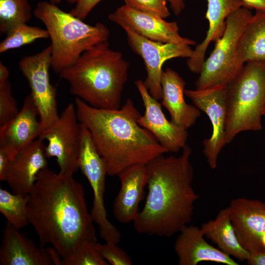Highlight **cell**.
Returning <instances> with one entry per match:
<instances>
[{"instance_id":"18","label":"cell","mask_w":265,"mask_h":265,"mask_svg":"<svg viewBox=\"0 0 265 265\" xmlns=\"http://www.w3.org/2000/svg\"><path fill=\"white\" fill-rule=\"evenodd\" d=\"M117 176L121 186L113 203V214L121 223L133 222L140 212L139 204L144 197L147 182L146 164L131 165Z\"/></svg>"},{"instance_id":"11","label":"cell","mask_w":265,"mask_h":265,"mask_svg":"<svg viewBox=\"0 0 265 265\" xmlns=\"http://www.w3.org/2000/svg\"><path fill=\"white\" fill-rule=\"evenodd\" d=\"M126 32L131 49L143 59L147 76L143 83L151 95L161 99V79L164 63L174 58H189L193 50L189 45L161 43L144 38L130 28L122 27Z\"/></svg>"},{"instance_id":"15","label":"cell","mask_w":265,"mask_h":265,"mask_svg":"<svg viewBox=\"0 0 265 265\" xmlns=\"http://www.w3.org/2000/svg\"><path fill=\"white\" fill-rule=\"evenodd\" d=\"M228 207L241 245L249 252L265 250L261 243L265 234V203L240 197L231 200Z\"/></svg>"},{"instance_id":"8","label":"cell","mask_w":265,"mask_h":265,"mask_svg":"<svg viewBox=\"0 0 265 265\" xmlns=\"http://www.w3.org/2000/svg\"><path fill=\"white\" fill-rule=\"evenodd\" d=\"M51 56L50 45L36 54L24 56L19 62L20 70L28 81L30 94L38 112L41 134L51 129L59 116L56 89L50 80Z\"/></svg>"},{"instance_id":"21","label":"cell","mask_w":265,"mask_h":265,"mask_svg":"<svg viewBox=\"0 0 265 265\" xmlns=\"http://www.w3.org/2000/svg\"><path fill=\"white\" fill-rule=\"evenodd\" d=\"M186 83L174 70H163L161 79V104L168 111L171 121L187 130L193 126L200 116V109L186 102L184 98Z\"/></svg>"},{"instance_id":"32","label":"cell","mask_w":265,"mask_h":265,"mask_svg":"<svg viewBox=\"0 0 265 265\" xmlns=\"http://www.w3.org/2000/svg\"><path fill=\"white\" fill-rule=\"evenodd\" d=\"M102 0H78L70 12L74 16L83 20L91 11Z\"/></svg>"},{"instance_id":"20","label":"cell","mask_w":265,"mask_h":265,"mask_svg":"<svg viewBox=\"0 0 265 265\" xmlns=\"http://www.w3.org/2000/svg\"><path fill=\"white\" fill-rule=\"evenodd\" d=\"M0 265H53L49 247L37 246L9 223L4 229L0 246Z\"/></svg>"},{"instance_id":"35","label":"cell","mask_w":265,"mask_h":265,"mask_svg":"<svg viewBox=\"0 0 265 265\" xmlns=\"http://www.w3.org/2000/svg\"><path fill=\"white\" fill-rule=\"evenodd\" d=\"M243 6L256 10H265V0H239Z\"/></svg>"},{"instance_id":"2","label":"cell","mask_w":265,"mask_h":265,"mask_svg":"<svg viewBox=\"0 0 265 265\" xmlns=\"http://www.w3.org/2000/svg\"><path fill=\"white\" fill-rule=\"evenodd\" d=\"M191 154L186 144L180 156L162 154L146 164L148 192L133 222L137 233L170 237L191 221L194 204L200 197L192 186Z\"/></svg>"},{"instance_id":"3","label":"cell","mask_w":265,"mask_h":265,"mask_svg":"<svg viewBox=\"0 0 265 265\" xmlns=\"http://www.w3.org/2000/svg\"><path fill=\"white\" fill-rule=\"evenodd\" d=\"M75 105L79 121L89 131L107 175H117L129 166L146 164L168 152L149 131L139 125L138 120L141 114L131 99L113 109L96 108L77 97Z\"/></svg>"},{"instance_id":"7","label":"cell","mask_w":265,"mask_h":265,"mask_svg":"<svg viewBox=\"0 0 265 265\" xmlns=\"http://www.w3.org/2000/svg\"><path fill=\"white\" fill-rule=\"evenodd\" d=\"M253 14L249 8L241 7L228 17L224 32L202 66L196 81V89L217 85H228L239 74L244 64L239 56L241 35Z\"/></svg>"},{"instance_id":"30","label":"cell","mask_w":265,"mask_h":265,"mask_svg":"<svg viewBox=\"0 0 265 265\" xmlns=\"http://www.w3.org/2000/svg\"><path fill=\"white\" fill-rule=\"evenodd\" d=\"M96 247L101 256L112 265H132L130 256L122 248L113 242L101 244L97 242Z\"/></svg>"},{"instance_id":"34","label":"cell","mask_w":265,"mask_h":265,"mask_svg":"<svg viewBox=\"0 0 265 265\" xmlns=\"http://www.w3.org/2000/svg\"><path fill=\"white\" fill-rule=\"evenodd\" d=\"M246 260L249 265H265V250L249 252Z\"/></svg>"},{"instance_id":"9","label":"cell","mask_w":265,"mask_h":265,"mask_svg":"<svg viewBox=\"0 0 265 265\" xmlns=\"http://www.w3.org/2000/svg\"><path fill=\"white\" fill-rule=\"evenodd\" d=\"M80 124L75 104L69 103L55 124L39 138L47 141L45 155L55 158L59 172L74 174L79 169Z\"/></svg>"},{"instance_id":"37","label":"cell","mask_w":265,"mask_h":265,"mask_svg":"<svg viewBox=\"0 0 265 265\" xmlns=\"http://www.w3.org/2000/svg\"><path fill=\"white\" fill-rule=\"evenodd\" d=\"M9 76V71L7 67L0 61V84L8 80Z\"/></svg>"},{"instance_id":"1","label":"cell","mask_w":265,"mask_h":265,"mask_svg":"<svg viewBox=\"0 0 265 265\" xmlns=\"http://www.w3.org/2000/svg\"><path fill=\"white\" fill-rule=\"evenodd\" d=\"M73 174L42 170L28 194L29 224L40 246L50 244L62 258L85 241L97 242L82 185Z\"/></svg>"},{"instance_id":"12","label":"cell","mask_w":265,"mask_h":265,"mask_svg":"<svg viewBox=\"0 0 265 265\" xmlns=\"http://www.w3.org/2000/svg\"><path fill=\"white\" fill-rule=\"evenodd\" d=\"M108 19L121 27H127L151 40L189 46L196 44L194 40L180 35L176 22H167L161 17L134 9L126 4L110 13Z\"/></svg>"},{"instance_id":"29","label":"cell","mask_w":265,"mask_h":265,"mask_svg":"<svg viewBox=\"0 0 265 265\" xmlns=\"http://www.w3.org/2000/svg\"><path fill=\"white\" fill-rule=\"evenodd\" d=\"M16 101L12 94L8 80L0 84V127L7 124L19 112Z\"/></svg>"},{"instance_id":"16","label":"cell","mask_w":265,"mask_h":265,"mask_svg":"<svg viewBox=\"0 0 265 265\" xmlns=\"http://www.w3.org/2000/svg\"><path fill=\"white\" fill-rule=\"evenodd\" d=\"M42 132L36 106L29 94L18 113L0 127V149L12 159L21 150L39 137Z\"/></svg>"},{"instance_id":"25","label":"cell","mask_w":265,"mask_h":265,"mask_svg":"<svg viewBox=\"0 0 265 265\" xmlns=\"http://www.w3.org/2000/svg\"><path fill=\"white\" fill-rule=\"evenodd\" d=\"M28 202V194L12 193L0 189V212L7 222L19 230L29 224Z\"/></svg>"},{"instance_id":"14","label":"cell","mask_w":265,"mask_h":265,"mask_svg":"<svg viewBox=\"0 0 265 265\" xmlns=\"http://www.w3.org/2000/svg\"><path fill=\"white\" fill-rule=\"evenodd\" d=\"M134 84L145 107L144 114L138 120V124L149 131L168 152L178 153L186 144L187 130L167 119L162 110L161 104L151 95L143 81L138 80Z\"/></svg>"},{"instance_id":"28","label":"cell","mask_w":265,"mask_h":265,"mask_svg":"<svg viewBox=\"0 0 265 265\" xmlns=\"http://www.w3.org/2000/svg\"><path fill=\"white\" fill-rule=\"evenodd\" d=\"M97 242L85 241L69 256L62 258V265H108L96 247Z\"/></svg>"},{"instance_id":"10","label":"cell","mask_w":265,"mask_h":265,"mask_svg":"<svg viewBox=\"0 0 265 265\" xmlns=\"http://www.w3.org/2000/svg\"><path fill=\"white\" fill-rule=\"evenodd\" d=\"M227 86L217 85L202 89L185 90V94L196 107L207 115L211 122L212 135L203 140V154L213 169L216 168L218 156L227 144Z\"/></svg>"},{"instance_id":"4","label":"cell","mask_w":265,"mask_h":265,"mask_svg":"<svg viewBox=\"0 0 265 265\" xmlns=\"http://www.w3.org/2000/svg\"><path fill=\"white\" fill-rule=\"evenodd\" d=\"M129 66L122 53L112 50L107 41L84 52L59 74L76 97L96 108L118 109Z\"/></svg>"},{"instance_id":"38","label":"cell","mask_w":265,"mask_h":265,"mask_svg":"<svg viewBox=\"0 0 265 265\" xmlns=\"http://www.w3.org/2000/svg\"><path fill=\"white\" fill-rule=\"evenodd\" d=\"M49 2L53 4H57L61 2V1L65 0L70 3H76L78 0H49Z\"/></svg>"},{"instance_id":"22","label":"cell","mask_w":265,"mask_h":265,"mask_svg":"<svg viewBox=\"0 0 265 265\" xmlns=\"http://www.w3.org/2000/svg\"><path fill=\"white\" fill-rule=\"evenodd\" d=\"M207 9L205 18L209 27L205 39L197 45L191 56L188 58L187 66L192 73L199 74L205 62L207 49L212 42H215L223 35L226 19L231 13L243 4L239 0H206Z\"/></svg>"},{"instance_id":"27","label":"cell","mask_w":265,"mask_h":265,"mask_svg":"<svg viewBox=\"0 0 265 265\" xmlns=\"http://www.w3.org/2000/svg\"><path fill=\"white\" fill-rule=\"evenodd\" d=\"M0 43V53L19 48L38 39L49 37L48 31L26 24L19 25L8 31Z\"/></svg>"},{"instance_id":"31","label":"cell","mask_w":265,"mask_h":265,"mask_svg":"<svg viewBox=\"0 0 265 265\" xmlns=\"http://www.w3.org/2000/svg\"><path fill=\"white\" fill-rule=\"evenodd\" d=\"M126 5L139 11L149 13L163 19L170 13L167 6V0H124Z\"/></svg>"},{"instance_id":"19","label":"cell","mask_w":265,"mask_h":265,"mask_svg":"<svg viewBox=\"0 0 265 265\" xmlns=\"http://www.w3.org/2000/svg\"><path fill=\"white\" fill-rule=\"evenodd\" d=\"M179 233L174 249L179 265H197L202 262L238 265L231 256L208 243L200 228L186 225Z\"/></svg>"},{"instance_id":"39","label":"cell","mask_w":265,"mask_h":265,"mask_svg":"<svg viewBox=\"0 0 265 265\" xmlns=\"http://www.w3.org/2000/svg\"><path fill=\"white\" fill-rule=\"evenodd\" d=\"M261 243L264 249H265V234L263 236V237L262 238L261 240Z\"/></svg>"},{"instance_id":"23","label":"cell","mask_w":265,"mask_h":265,"mask_svg":"<svg viewBox=\"0 0 265 265\" xmlns=\"http://www.w3.org/2000/svg\"><path fill=\"white\" fill-rule=\"evenodd\" d=\"M200 229L206 238L226 254L240 261L248 258L249 252L241 245L237 237L229 207L221 209L214 219L203 223Z\"/></svg>"},{"instance_id":"24","label":"cell","mask_w":265,"mask_h":265,"mask_svg":"<svg viewBox=\"0 0 265 265\" xmlns=\"http://www.w3.org/2000/svg\"><path fill=\"white\" fill-rule=\"evenodd\" d=\"M239 56L245 64L265 65V10H256L247 25L239 43Z\"/></svg>"},{"instance_id":"13","label":"cell","mask_w":265,"mask_h":265,"mask_svg":"<svg viewBox=\"0 0 265 265\" xmlns=\"http://www.w3.org/2000/svg\"><path fill=\"white\" fill-rule=\"evenodd\" d=\"M79 169L86 177L92 189L93 200L90 213L94 222L98 226L100 236L106 242L118 243L121 240L120 232L108 219L105 206L107 172L103 158L97 152H86L80 158Z\"/></svg>"},{"instance_id":"5","label":"cell","mask_w":265,"mask_h":265,"mask_svg":"<svg viewBox=\"0 0 265 265\" xmlns=\"http://www.w3.org/2000/svg\"><path fill=\"white\" fill-rule=\"evenodd\" d=\"M33 14L48 31L51 40V68L57 73L73 65L86 51L108 41L110 32L104 24L88 25L49 1L38 2Z\"/></svg>"},{"instance_id":"26","label":"cell","mask_w":265,"mask_h":265,"mask_svg":"<svg viewBox=\"0 0 265 265\" xmlns=\"http://www.w3.org/2000/svg\"><path fill=\"white\" fill-rule=\"evenodd\" d=\"M31 17L28 0H0V32L6 34L15 26L26 24Z\"/></svg>"},{"instance_id":"17","label":"cell","mask_w":265,"mask_h":265,"mask_svg":"<svg viewBox=\"0 0 265 265\" xmlns=\"http://www.w3.org/2000/svg\"><path fill=\"white\" fill-rule=\"evenodd\" d=\"M44 140L38 138L12 159L6 182L13 193L28 194L37 175L47 167Z\"/></svg>"},{"instance_id":"6","label":"cell","mask_w":265,"mask_h":265,"mask_svg":"<svg viewBox=\"0 0 265 265\" xmlns=\"http://www.w3.org/2000/svg\"><path fill=\"white\" fill-rule=\"evenodd\" d=\"M226 103L227 144L242 132L261 130L265 107V65L245 63L238 77L227 86Z\"/></svg>"},{"instance_id":"40","label":"cell","mask_w":265,"mask_h":265,"mask_svg":"<svg viewBox=\"0 0 265 265\" xmlns=\"http://www.w3.org/2000/svg\"><path fill=\"white\" fill-rule=\"evenodd\" d=\"M265 115V107L264 108V111H263V115Z\"/></svg>"},{"instance_id":"33","label":"cell","mask_w":265,"mask_h":265,"mask_svg":"<svg viewBox=\"0 0 265 265\" xmlns=\"http://www.w3.org/2000/svg\"><path fill=\"white\" fill-rule=\"evenodd\" d=\"M12 159L4 150L0 149V180L6 181Z\"/></svg>"},{"instance_id":"36","label":"cell","mask_w":265,"mask_h":265,"mask_svg":"<svg viewBox=\"0 0 265 265\" xmlns=\"http://www.w3.org/2000/svg\"><path fill=\"white\" fill-rule=\"evenodd\" d=\"M174 14L178 15L185 7V0H167Z\"/></svg>"}]
</instances>
